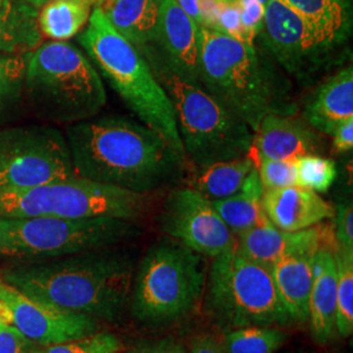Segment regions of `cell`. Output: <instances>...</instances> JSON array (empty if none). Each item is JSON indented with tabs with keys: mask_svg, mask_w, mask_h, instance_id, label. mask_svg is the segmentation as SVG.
Wrapping results in <instances>:
<instances>
[{
	"mask_svg": "<svg viewBox=\"0 0 353 353\" xmlns=\"http://www.w3.org/2000/svg\"><path fill=\"white\" fill-rule=\"evenodd\" d=\"M94 0H52L38 10L37 24L43 37L68 41L87 26Z\"/></svg>",
	"mask_w": 353,
	"mask_h": 353,
	"instance_id": "obj_26",
	"label": "cell"
},
{
	"mask_svg": "<svg viewBox=\"0 0 353 353\" xmlns=\"http://www.w3.org/2000/svg\"><path fill=\"white\" fill-rule=\"evenodd\" d=\"M39 348L14 326L0 322V353H38Z\"/></svg>",
	"mask_w": 353,
	"mask_h": 353,
	"instance_id": "obj_37",
	"label": "cell"
},
{
	"mask_svg": "<svg viewBox=\"0 0 353 353\" xmlns=\"http://www.w3.org/2000/svg\"><path fill=\"white\" fill-rule=\"evenodd\" d=\"M285 341L287 334L274 326L232 328L224 338L228 353H275Z\"/></svg>",
	"mask_w": 353,
	"mask_h": 353,
	"instance_id": "obj_29",
	"label": "cell"
},
{
	"mask_svg": "<svg viewBox=\"0 0 353 353\" xmlns=\"http://www.w3.org/2000/svg\"><path fill=\"white\" fill-rule=\"evenodd\" d=\"M334 250L322 249L313 258V283L307 322L313 341L327 345L336 332V262Z\"/></svg>",
	"mask_w": 353,
	"mask_h": 353,
	"instance_id": "obj_19",
	"label": "cell"
},
{
	"mask_svg": "<svg viewBox=\"0 0 353 353\" xmlns=\"http://www.w3.org/2000/svg\"><path fill=\"white\" fill-rule=\"evenodd\" d=\"M134 274L128 254L105 249L12 265L1 281L65 312L114 321L131 297Z\"/></svg>",
	"mask_w": 353,
	"mask_h": 353,
	"instance_id": "obj_2",
	"label": "cell"
},
{
	"mask_svg": "<svg viewBox=\"0 0 353 353\" xmlns=\"http://www.w3.org/2000/svg\"><path fill=\"white\" fill-rule=\"evenodd\" d=\"M212 29L246 43L245 33L241 26L240 8L237 0H223Z\"/></svg>",
	"mask_w": 353,
	"mask_h": 353,
	"instance_id": "obj_34",
	"label": "cell"
},
{
	"mask_svg": "<svg viewBox=\"0 0 353 353\" xmlns=\"http://www.w3.org/2000/svg\"><path fill=\"white\" fill-rule=\"evenodd\" d=\"M38 10L26 0H4L0 6V55L28 54L42 43Z\"/></svg>",
	"mask_w": 353,
	"mask_h": 353,
	"instance_id": "obj_23",
	"label": "cell"
},
{
	"mask_svg": "<svg viewBox=\"0 0 353 353\" xmlns=\"http://www.w3.org/2000/svg\"><path fill=\"white\" fill-rule=\"evenodd\" d=\"M0 300L11 313V325L39 347L75 341L97 332L93 316L75 314L30 299L0 280Z\"/></svg>",
	"mask_w": 353,
	"mask_h": 353,
	"instance_id": "obj_13",
	"label": "cell"
},
{
	"mask_svg": "<svg viewBox=\"0 0 353 353\" xmlns=\"http://www.w3.org/2000/svg\"><path fill=\"white\" fill-rule=\"evenodd\" d=\"M114 29L138 50L153 45L161 0H96Z\"/></svg>",
	"mask_w": 353,
	"mask_h": 353,
	"instance_id": "obj_21",
	"label": "cell"
},
{
	"mask_svg": "<svg viewBox=\"0 0 353 353\" xmlns=\"http://www.w3.org/2000/svg\"><path fill=\"white\" fill-rule=\"evenodd\" d=\"M263 192L265 188L256 169H254L236 194L211 202L225 225L234 234H239L256 225L265 217L262 205Z\"/></svg>",
	"mask_w": 353,
	"mask_h": 353,
	"instance_id": "obj_25",
	"label": "cell"
},
{
	"mask_svg": "<svg viewBox=\"0 0 353 353\" xmlns=\"http://www.w3.org/2000/svg\"><path fill=\"white\" fill-rule=\"evenodd\" d=\"M339 249L334 224H316L305 230L303 240L271 267L279 300L292 322H306L313 283V258L316 252Z\"/></svg>",
	"mask_w": 353,
	"mask_h": 353,
	"instance_id": "obj_14",
	"label": "cell"
},
{
	"mask_svg": "<svg viewBox=\"0 0 353 353\" xmlns=\"http://www.w3.org/2000/svg\"><path fill=\"white\" fill-rule=\"evenodd\" d=\"M259 1H261V3H263V4H267V1H268V0H259Z\"/></svg>",
	"mask_w": 353,
	"mask_h": 353,
	"instance_id": "obj_43",
	"label": "cell"
},
{
	"mask_svg": "<svg viewBox=\"0 0 353 353\" xmlns=\"http://www.w3.org/2000/svg\"><path fill=\"white\" fill-rule=\"evenodd\" d=\"M188 353H228L224 341L211 334H203L195 336Z\"/></svg>",
	"mask_w": 353,
	"mask_h": 353,
	"instance_id": "obj_40",
	"label": "cell"
},
{
	"mask_svg": "<svg viewBox=\"0 0 353 353\" xmlns=\"http://www.w3.org/2000/svg\"><path fill=\"white\" fill-rule=\"evenodd\" d=\"M79 43L141 123L186 157L169 96L144 55L114 29L100 7H93L87 28L79 34Z\"/></svg>",
	"mask_w": 353,
	"mask_h": 353,
	"instance_id": "obj_4",
	"label": "cell"
},
{
	"mask_svg": "<svg viewBox=\"0 0 353 353\" xmlns=\"http://www.w3.org/2000/svg\"><path fill=\"white\" fill-rule=\"evenodd\" d=\"M199 83L252 132L268 114H294L274 70L254 45L199 28Z\"/></svg>",
	"mask_w": 353,
	"mask_h": 353,
	"instance_id": "obj_3",
	"label": "cell"
},
{
	"mask_svg": "<svg viewBox=\"0 0 353 353\" xmlns=\"http://www.w3.org/2000/svg\"><path fill=\"white\" fill-rule=\"evenodd\" d=\"M26 3H29V4H32L34 8H37L39 10L42 6H45L46 3H49V1H52V0H26ZM96 1V0H94Z\"/></svg>",
	"mask_w": 353,
	"mask_h": 353,
	"instance_id": "obj_42",
	"label": "cell"
},
{
	"mask_svg": "<svg viewBox=\"0 0 353 353\" xmlns=\"http://www.w3.org/2000/svg\"><path fill=\"white\" fill-rule=\"evenodd\" d=\"M26 57V100L38 118L70 126L94 118L106 105L101 76L72 43L50 41Z\"/></svg>",
	"mask_w": 353,
	"mask_h": 353,
	"instance_id": "obj_6",
	"label": "cell"
},
{
	"mask_svg": "<svg viewBox=\"0 0 353 353\" xmlns=\"http://www.w3.org/2000/svg\"><path fill=\"white\" fill-rule=\"evenodd\" d=\"M203 255L178 241H161L144 254L134 275L131 310L147 325H166L196 307L205 290Z\"/></svg>",
	"mask_w": 353,
	"mask_h": 353,
	"instance_id": "obj_7",
	"label": "cell"
},
{
	"mask_svg": "<svg viewBox=\"0 0 353 353\" xmlns=\"http://www.w3.org/2000/svg\"><path fill=\"white\" fill-rule=\"evenodd\" d=\"M137 221L117 217H0V255L39 262L112 249L139 236Z\"/></svg>",
	"mask_w": 353,
	"mask_h": 353,
	"instance_id": "obj_8",
	"label": "cell"
},
{
	"mask_svg": "<svg viewBox=\"0 0 353 353\" xmlns=\"http://www.w3.org/2000/svg\"><path fill=\"white\" fill-rule=\"evenodd\" d=\"M75 176L65 135L58 128H0V191L32 189Z\"/></svg>",
	"mask_w": 353,
	"mask_h": 353,
	"instance_id": "obj_11",
	"label": "cell"
},
{
	"mask_svg": "<svg viewBox=\"0 0 353 353\" xmlns=\"http://www.w3.org/2000/svg\"><path fill=\"white\" fill-rule=\"evenodd\" d=\"M248 154L254 165L262 159L293 163L306 154H321L325 143L316 128L290 114H268L252 132Z\"/></svg>",
	"mask_w": 353,
	"mask_h": 353,
	"instance_id": "obj_16",
	"label": "cell"
},
{
	"mask_svg": "<svg viewBox=\"0 0 353 353\" xmlns=\"http://www.w3.org/2000/svg\"><path fill=\"white\" fill-rule=\"evenodd\" d=\"M3 1H4V0H0V6H1V4H3Z\"/></svg>",
	"mask_w": 353,
	"mask_h": 353,
	"instance_id": "obj_44",
	"label": "cell"
},
{
	"mask_svg": "<svg viewBox=\"0 0 353 353\" xmlns=\"http://www.w3.org/2000/svg\"><path fill=\"white\" fill-rule=\"evenodd\" d=\"M336 262V332L348 338L353 332V252L338 249Z\"/></svg>",
	"mask_w": 353,
	"mask_h": 353,
	"instance_id": "obj_30",
	"label": "cell"
},
{
	"mask_svg": "<svg viewBox=\"0 0 353 353\" xmlns=\"http://www.w3.org/2000/svg\"><path fill=\"white\" fill-rule=\"evenodd\" d=\"M26 55H0V125L26 100Z\"/></svg>",
	"mask_w": 353,
	"mask_h": 353,
	"instance_id": "obj_28",
	"label": "cell"
},
{
	"mask_svg": "<svg viewBox=\"0 0 353 353\" xmlns=\"http://www.w3.org/2000/svg\"><path fill=\"white\" fill-rule=\"evenodd\" d=\"M265 190L280 189L296 185L294 164L290 161L262 159L255 164Z\"/></svg>",
	"mask_w": 353,
	"mask_h": 353,
	"instance_id": "obj_33",
	"label": "cell"
},
{
	"mask_svg": "<svg viewBox=\"0 0 353 353\" xmlns=\"http://www.w3.org/2000/svg\"><path fill=\"white\" fill-rule=\"evenodd\" d=\"M126 353H188V348L182 341L168 336L159 341L141 343Z\"/></svg>",
	"mask_w": 353,
	"mask_h": 353,
	"instance_id": "obj_38",
	"label": "cell"
},
{
	"mask_svg": "<svg viewBox=\"0 0 353 353\" xmlns=\"http://www.w3.org/2000/svg\"><path fill=\"white\" fill-rule=\"evenodd\" d=\"M240 8L241 26L246 43L254 45L263 24L265 6L259 0H237Z\"/></svg>",
	"mask_w": 353,
	"mask_h": 353,
	"instance_id": "obj_35",
	"label": "cell"
},
{
	"mask_svg": "<svg viewBox=\"0 0 353 353\" xmlns=\"http://www.w3.org/2000/svg\"><path fill=\"white\" fill-rule=\"evenodd\" d=\"M334 234L339 249L353 252V207L352 203L338 204L335 211Z\"/></svg>",
	"mask_w": 353,
	"mask_h": 353,
	"instance_id": "obj_36",
	"label": "cell"
},
{
	"mask_svg": "<svg viewBox=\"0 0 353 353\" xmlns=\"http://www.w3.org/2000/svg\"><path fill=\"white\" fill-rule=\"evenodd\" d=\"M153 46L178 75L199 81V26L176 0H161Z\"/></svg>",
	"mask_w": 353,
	"mask_h": 353,
	"instance_id": "obj_17",
	"label": "cell"
},
{
	"mask_svg": "<svg viewBox=\"0 0 353 353\" xmlns=\"http://www.w3.org/2000/svg\"><path fill=\"white\" fill-rule=\"evenodd\" d=\"M353 118V68H343L327 79L305 106L306 122L331 135L335 127Z\"/></svg>",
	"mask_w": 353,
	"mask_h": 353,
	"instance_id": "obj_20",
	"label": "cell"
},
{
	"mask_svg": "<svg viewBox=\"0 0 353 353\" xmlns=\"http://www.w3.org/2000/svg\"><path fill=\"white\" fill-rule=\"evenodd\" d=\"M169 96L186 159L198 169L248 154L252 130L199 81L174 72L153 45L139 50Z\"/></svg>",
	"mask_w": 353,
	"mask_h": 353,
	"instance_id": "obj_5",
	"label": "cell"
},
{
	"mask_svg": "<svg viewBox=\"0 0 353 353\" xmlns=\"http://www.w3.org/2000/svg\"><path fill=\"white\" fill-rule=\"evenodd\" d=\"M332 150L335 153H347L353 150V118H350L335 127L331 134Z\"/></svg>",
	"mask_w": 353,
	"mask_h": 353,
	"instance_id": "obj_39",
	"label": "cell"
},
{
	"mask_svg": "<svg viewBox=\"0 0 353 353\" xmlns=\"http://www.w3.org/2000/svg\"><path fill=\"white\" fill-rule=\"evenodd\" d=\"M148 203V194L75 176L32 189L0 191V217H117L137 221Z\"/></svg>",
	"mask_w": 353,
	"mask_h": 353,
	"instance_id": "obj_10",
	"label": "cell"
},
{
	"mask_svg": "<svg viewBox=\"0 0 353 353\" xmlns=\"http://www.w3.org/2000/svg\"><path fill=\"white\" fill-rule=\"evenodd\" d=\"M123 343L113 334L94 332L75 341L41 347L38 353H121Z\"/></svg>",
	"mask_w": 353,
	"mask_h": 353,
	"instance_id": "obj_32",
	"label": "cell"
},
{
	"mask_svg": "<svg viewBox=\"0 0 353 353\" xmlns=\"http://www.w3.org/2000/svg\"><path fill=\"white\" fill-rule=\"evenodd\" d=\"M204 292L208 312L224 327L292 323L270 270L243 256L237 248L214 256Z\"/></svg>",
	"mask_w": 353,
	"mask_h": 353,
	"instance_id": "obj_9",
	"label": "cell"
},
{
	"mask_svg": "<svg viewBox=\"0 0 353 353\" xmlns=\"http://www.w3.org/2000/svg\"><path fill=\"white\" fill-rule=\"evenodd\" d=\"M274 61L290 74L301 75L316 64L323 50L303 17L285 0H268L258 37Z\"/></svg>",
	"mask_w": 353,
	"mask_h": 353,
	"instance_id": "obj_15",
	"label": "cell"
},
{
	"mask_svg": "<svg viewBox=\"0 0 353 353\" xmlns=\"http://www.w3.org/2000/svg\"><path fill=\"white\" fill-rule=\"evenodd\" d=\"M293 164L296 185L316 192H327L338 176L335 161L321 154L301 156Z\"/></svg>",
	"mask_w": 353,
	"mask_h": 353,
	"instance_id": "obj_31",
	"label": "cell"
},
{
	"mask_svg": "<svg viewBox=\"0 0 353 353\" xmlns=\"http://www.w3.org/2000/svg\"><path fill=\"white\" fill-rule=\"evenodd\" d=\"M161 228L192 252L214 258L236 248L234 233L214 204L192 188L173 190L164 203Z\"/></svg>",
	"mask_w": 353,
	"mask_h": 353,
	"instance_id": "obj_12",
	"label": "cell"
},
{
	"mask_svg": "<svg viewBox=\"0 0 353 353\" xmlns=\"http://www.w3.org/2000/svg\"><path fill=\"white\" fill-rule=\"evenodd\" d=\"M65 139L77 176L139 194L170 183L186 163L164 137L126 117L70 125Z\"/></svg>",
	"mask_w": 353,
	"mask_h": 353,
	"instance_id": "obj_1",
	"label": "cell"
},
{
	"mask_svg": "<svg viewBox=\"0 0 353 353\" xmlns=\"http://www.w3.org/2000/svg\"><path fill=\"white\" fill-rule=\"evenodd\" d=\"M305 230L283 232L265 216L256 225L237 234L236 248L248 259L271 270L279 258L303 240Z\"/></svg>",
	"mask_w": 353,
	"mask_h": 353,
	"instance_id": "obj_24",
	"label": "cell"
},
{
	"mask_svg": "<svg viewBox=\"0 0 353 353\" xmlns=\"http://www.w3.org/2000/svg\"><path fill=\"white\" fill-rule=\"evenodd\" d=\"M178 6L183 10V12L194 20V23L199 26L201 14H199V0H176Z\"/></svg>",
	"mask_w": 353,
	"mask_h": 353,
	"instance_id": "obj_41",
	"label": "cell"
},
{
	"mask_svg": "<svg viewBox=\"0 0 353 353\" xmlns=\"http://www.w3.org/2000/svg\"><path fill=\"white\" fill-rule=\"evenodd\" d=\"M262 205L267 219L283 232H300L335 214V208L316 191L293 185L265 190Z\"/></svg>",
	"mask_w": 353,
	"mask_h": 353,
	"instance_id": "obj_18",
	"label": "cell"
},
{
	"mask_svg": "<svg viewBox=\"0 0 353 353\" xmlns=\"http://www.w3.org/2000/svg\"><path fill=\"white\" fill-rule=\"evenodd\" d=\"M254 169L255 165L249 154L207 165L199 169L192 189L199 191L210 201L225 199L242 188Z\"/></svg>",
	"mask_w": 353,
	"mask_h": 353,
	"instance_id": "obj_27",
	"label": "cell"
},
{
	"mask_svg": "<svg viewBox=\"0 0 353 353\" xmlns=\"http://www.w3.org/2000/svg\"><path fill=\"white\" fill-rule=\"evenodd\" d=\"M310 26L325 51L341 45L352 30V0H285Z\"/></svg>",
	"mask_w": 353,
	"mask_h": 353,
	"instance_id": "obj_22",
	"label": "cell"
}]
</instances>
